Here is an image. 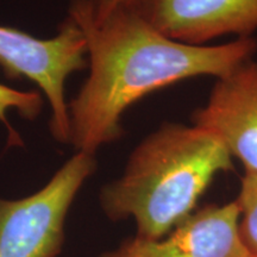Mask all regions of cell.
<instances>
[{"label": "cell", "instance_id": "obj_4", "mask_svg": "<svg viewBox=\"0 0 257 257\" xmlns=\"http://www.w3.org/2000/svg\"><path fill=\"white\" fill-rule=\"evenodd\" d=\"M87 55L85 35L69 16L50 40L0 25V67L9 78L31 80L46 94L51 107L50 131L60 143L70 142L64 85L69 75L87 67Z\"/></svg>", "mask_w": 257, "mask_h": 257}, {"label": "cell", "instance_id": "obj_10", "mask_svg": "<svg viewBox=\"0 0 257 257\" xmlns=\"http://www.w3.org/2000/svg\"><path fill=\"white\" fill-rule=\"evenodd\" d=\"M91 16L94 22H100L114 10L136 4L137 0H89Z\"/></svg>", "mask_w": 257, "mask_h": 257}, {"label": "cell", "instance_id": "obj_2", "mask_svg": "<svg viewBox=\"0 0 257 257\" xmlns=\"http://www.w3.org/2000/svg\"><path fill=\"white\" fill-rule=\"evenodd\" d=\"M232 155L219 138L195 126L165 123L144 138L119 178L101 188L99 202L112 221L133 219L136 237L159 239L194 212Z\"/></svg>", "mask_w": 257, "mask_h": 257}, {"label": "cell", "instance_id": "obj_1", "mask_svg": "<svg viewBox=\"0 0 257 257\" xmlns=\"http://www.w3.org/2000/svg\"><path fill=\"white\" fill-rule=\"evenodd\" d=\"M68 16L87 43L88 78L68 105L70 144L95 155L123 135L121 117L148 94L197 76L225 74L253 59L257 41L240 37L219 46H191L156 30L134 5L94 22L89 0H72Z\"/></svg>", "mask_w": 257, "mask_h": 257}, {"label": "cell", "instance_id": "obj_3", "mask_svg": "<svg viewBox=\"0 0 257 257\" xmlns=\"http://www.w3.org/2000/svg\"><path fill=\"white\" fill-rule=\"evenodd\" d=\"M95 170V155L76 152L40 191L0 198V257L59 256L70 206Z\"/></svg>", "mask_w": 257, "mask_h": 257}, {"label": "cell", "instance_id": "obj_7", "mask_svg": "<svg viewBox=\"0 0 257 257\" xmlns=\"http://www.w3.org/2000/svg\"><path fill=\"white\" fill-rule=\"evenodd\" d=\"M134 6L161 34L191 46L257 30V0H137Z\"/></svg>", "mask_w": 257, "mask_h": 257}, {"label": "cell", "instance_id": "obj_5", "mask_svg": "<svg viewBox=\"0 0 257 257\" xmlns=\"http://www.w3.org/2000/svg\"><path fill=\"white\" fill-rule=\"evenodd\" d=\"M236 200L193 212L159 239L130 237L100 257H253L239 233Z\"/></svg>", "mask_w": 257, "mask_h": 257}, {"label": "cell", "instance_id": "obj_6", "mask_svg": "<svg viewBox=\"0 0 257 257\" xmlns=\"http://www.w3.org/2000/svg\"><path fill=\"white\" fill-rule=\"evenodd\" d=\"M192 119L219 138L245 173L257 174V61H246L218 78Z\"/></svg>", "mask_w": 257, "mask_h": 257}, {"label": "cell", "instance_id": "obj_8", "mask_svg": "<svg viewBox=\"0 0 257 257\" xmlns=\"http://www.w3.org/2000/svg\"><path fill=\"white\" fill-rule=\"evenodd\" d=\"M42 106L43 100L38 92L18 91L0 83V121L8 128L10 143H21V137L8 120V112L16 110L22 117L34 120L41 113Z\"/></svg>", "mask_w": 257, "mask_h": 257}, {"label": "cell", "instance_id": "obj_9", "mask_svg": "<svg viewBox=\"0 0 257 257\" xmlns=\"http://www.w3.org/2000/svg\"><path fill=\"white\" fill-rule=\"evenodd\" d=\"M236 202L240 212V237L249 252L257 257V174H244Z\"/></svg>", "mask_w": 257, "mask_h": 257}]
</instances>
